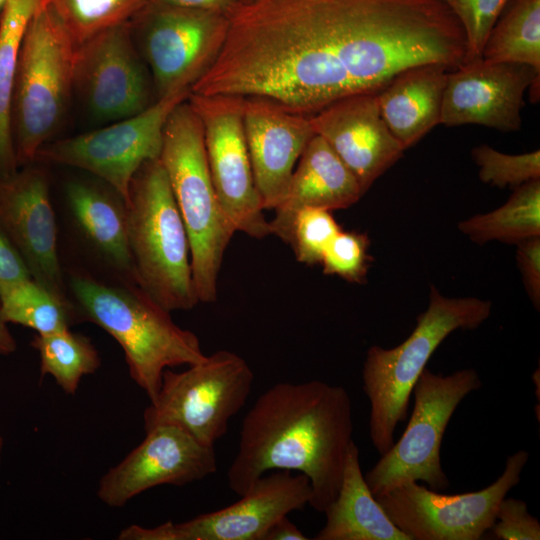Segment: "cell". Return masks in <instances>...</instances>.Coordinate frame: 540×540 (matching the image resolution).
Masks as SVG:
<instances>
[{
  "mask_svg": "<svg viewBox=\"0 0 540 540\" xmlns=\"http://www.w3.org/2000/svg\"><path fill=\"white\" fill-rule=\"evenodd\" d=\"M353 428L352 402L343 386L276 383L243 419L228 486L241 496L267 472L297 471L309 479V505L324 513L338 494Z\"/></svg>",
  "mask_w": 540,
  "mask_h": 540,
  "instance_id": "cell-1",
  "label": "cell"
},
{
  "mask_svg": "<svg viewBox=\"0 0 540 540\" xmlns=\"http://www.w3.org/2000/svg\"><path fill=\"white\" fill-rule=\"evenodd\" d=\"M69 289L80 320L102 328L120 345L131 379L152 401L166 369L201 362L199 338L175 324L170 312L137 284H111L71 274Z\"/></svg>",
  "mask_w": 540,
  "mask_h": 540,
  "instance_id": "cell-2",
  "label": "cell"
},
{
  "mask_svg": "<svg viewBox=\"0 0 540 540\" xmlns=\"http://www.w3.org/2000/svg\"><path fill=\"white\" fill-rule=\"evenodd\" d=\"M490 314V301L448 298L432 285L428 307L410 336L391 349L373 345L367 350L363 389L370 402L371 442L380 455L393 445L397 424L407 418L412 389L437 347L455 330L479 327Z\"/></svg>",
  "mask_w": 540,
  "mask_h": 540,
  "instance_id": "cell-3",
  "label": "cell"
},
{
  "mask_svg": "<svg viewBox=\"0 0 540 540\" xmlns=\"http://www.w3.org/2000/svg\"><path fill=\"white\" fill-rule=\"evenodd\" d=\"M187 99L167 118L159 159L188 235L196 295L199 303H213L217 300L224 253L235 230L218 201L209 172L203 127Z\"/></svg>",
  "mask_w": 540,
  "mask_h": 540,
  "instance_id": "cell-4",
  "label": "cell"
},
{
  "mask_svg": "<svg viewBox=\"0 0 540 540\" xmlns=\"http://www.w3.org/2000/svg\"><path fill=\"white\" fill-rule=\"evenodd\" d=\"M128 243L137 285L165 310L198 303L188 235L159 158L146 161L129 187Z\"/></svg>",
  "mask_w": 540,
  "mask_h": 540,
  "instance_id": "cell-5",
  "label": "cell"
},
{
  "mask_svg": "<svg viewBox=\"0 0 540 540\" xmlns=\"http://www.w3.org/2000/svg\"><path fill=\"white\" fill-rule=\"evenodd\" d=\"M76 45L42 0L24 32L12 99V132L18 166L34 161L54 135L74 90Z\"/></svg>",
  "mask_w": 540,
  "mask_h": 540,
  "instance_id": "cell-6",
  "label": "cell"
},
{
  "mask_svg": "<svg viewBox=\"0 0 540 540\" xmlns=\"http://www.w3.org/2000/svg\"><path fill=\"white\" fill-rule=\"evenodd\" d=\"M481 386L473 368L449 375L424 368L412 389L414 407L402 436L364 475L375 498L408 482L424 481L434 491L449 486L441 465L443 435L459 403Z\"/></svg>",
  "mask_w": 540,
  "mask_h": 540,
  "instance_id": "cell-7",
  "label": "cell"
},
{
  "mask_svg": "<svg viewBox=\"0 0 540 540\" xmlns=\"http://www.w3.org/2000/svg\"><path fill=\"white\" fill-rule=\"evenodd\" d=\"M253 381L247 361L228 350H218L181 372L166 369L156 397L144 410V429L175 426L214 447L245 405Z\"/></svg>",
  "mask_w": 540,
  "mask_h": 540,
  "instance_id": "cell-8",
  "label": "cell"
},
{
  "mask_svg": "<svg viewBox=\"0 0 540 540\" xmlns=\"http://www.w3.org/2000/svg\"><path fill=\"white\" fill-rule=\"evenodd\" d=\"M528 459L525 450L508 456L500 477L479 491L445 495L408 482L376 500L410 540H478L496 521L500 502L520 482Z\"/></svg>",
  "mask_w": 540,
  "mask_h": 540,
  "instance_id": "cell-9",
  "label": "cell"
},
{
  "mask_svg": "<svg viewBox=\"0 0 540 540\" xmlns=\"http://www.w3.org/2000/svg\"><path fill=\"white\" fill-rule=\"evenodd\" d=\"M189 94L186 90L159 98L140 113L112 125L47 142L38 150L34 161L85 170L114 189L127 203L133 176L146 161L159 158L167 118Z\"/></svg>",
  "mask_w": 540,
  "mask_h": 540,
  "instance_id": "cell-10",
  "label": "cell"
},
{
  "mask_svg": "<svg viewBox=\"0 0 540 540\" xmlns=\"http://www.w3.org/2000/svg\"><path fill=\"white\" fill-rule=\"evenodd\" d=\"M141 36L157 99L191 90L223 44L225 12L149 2L131 21Z\"/></svg>",
  "mask_w": 540,
  "mask_h": 540,
  "instance_id": "cell-11",
  "label": "cell"
},
{
  "mask_svg": "<svg viewBox=\"0 0 540 540\" xmlns=\"http://www.w3.org/2000/svg\"><path fill=\"white\" fill-rule=\"evenodd\" d=\"M198 115L212 183L221 209L233 229L256 239L271 234L257 191L244 126V97L191 93Z\"/></svg>",
  "mask_w": 540,
  "mask_h": 540,
  "instance_id": "cell-12",
  "label": "cell"
},
{
  "mask_svg": "<svg viewBox=\"0 0 540 540\" xmlns=\"http://www.w3.org/2000/svg\"><path fill=\"white\" fill-rule=\"evenodd\" d=\"M99 480L96 495L105 505L123 507L132 498L159 485L184 486L217 471L213 446L182 429L158 425Z\"/></svg>",
  "mask_w": 540,
  "mask_h": 540,
  "instance_id": "cell-13",
  "label": "cell"
},
{
  "mask_svg": "<svg viewBox=\"0 0 540 540\" xmlns=\"http://www.w3.org/2000/svg\"><path fill=\"white\" fill-rule=\"evenodd\" d=\"M74 89L92 114L103 120L128 118L152 104L130 21L106 29L76 47Z\"/></svg>",
  "mask_w": 540,
  "mask_h": 540,
  "instance_id": "cell-14",
  "label": "cell"
},
{
  "mask_svg": "<svg viewBox=\"0 0 540 540\" xmlns=\"http://www.w3.org/2000/svg\"><path fill=\"white\" fill-rule=\"evenodd\" d=\"M0 229L20 254L30 276L54 296L67 295L57 249V225L47 175L25 166L0 178Z\"/></svg>",
  "mask_w": 540,
  "mask_h": 540,
  "instance_id": "cell-15",
  "label": "cell"
},
{
  "mask_svg": "<svg viewBox=\"0 0 540 540\" xmlns=\"http://www.w3.org/2000/svg\"><path fill=\"white\" fill-rule=\"evenodd\" d=\"M540 72L516 63L478 59L449 71L440 124L481 125L502 132L521 129L524 94L539 95Z\"/></svg>",
  "mask_w": 540,
  "mask_h": 540,
  "instance_id": "cell-16",
  "label": "cell"
},
{
  "mask_svg": "<svg viewBox=\"0 0 540 540\" xmlns=\"http://www.w3.org/2000/svg\"><path fill=\"white\" fill-rule=\"evenodd\" d=\"M311 497L304 474L274 470L229 506L180 523L167 521V540H263L276 521L309 505Z\"/></svg>",
  "mask_w": 540,
  "mask_h": 540,
  "instance_id": "cell-17",
  "label": "cell"
},
{
  "mask_svg": "<svg viewBox=\"0 0 540 540\" xmlns=\"http://www.w3.org/2000/svg\"><path fill=\"white\" fill-rule=\"evenodd\" d=\"M309 119L314 133L329 144L353 173L363 193L405 151L381 115L377 93L341 98Z\"/></svg>",
  "mask_w": 540,
  "mask_h": 540,
  "instance_id": "cell-18",
  "label": "cell"
},
{
  "mask_svg": "<svg viewBox=\"0 0 540 540\" xmlns=\"http://www.w3.org/2000/svg\"><path fill=\"white\" fill-rule=\"evenodd\" d=\"M243 126L263 208L274 210L283 201L295 166L315 134L309 116L266 99L244 97Z\"/></svg>",
  "mask_w": 540,
  "mask_h": 540,
  "instance_id": "cell-19",
  "label": "cell"
},
{
  "mask_svg": "<svg viewBox=\"0 0 540 540\" xmlns=\"http://www.w3.org/2000/svg\"><path fill=\"white\" fill-rule=\"evenodd\" d=\"M363 194L353 173L329 144L314 134L295 166L283 201L274 209L275 216L269 221L271 234L287 243L293 219L301 209H344Z\"/></svg>",
  "mask_w": 540,
  "mask_h": 540,
  "instance_id": "cell-20",
  "label": "cell"
},
{
  "mask_svg": "<svg viewBox=\"0 0 540 540\" xmlns=\"http://www.w3.org/2000/svg\"><path fill=\"white\" fill-rule=\"evenodd\" d=\"M65 198L76 228L86 242L124 281L137 284L123 197L106 183L75 179L67 183Z\"/></svg>",
  "mask_w": 540,
  "mask_h": 540,
  "instance_id": "cell-21",
  "label": "cell"
},
{
  "mask_svg": "<svg viewBox=\"0 0 540 540\" xmlns=\"http://www.w3.org/2000/svg\"><path fill=\"white\" fill-rule=\"evenodd\" d=\"M449 71L439 64L415 65L377 92L381 115L405 150L440 124Z\"/></svg>",
  "mask_w": 540,
  "mask_h": 540,
  "instance_id": "cell-22",
  "label": "cell"
},
{
  "mask_svg": "<svg viewBox=\"0 0 540 540\" xmlns=\"http://www.w3.org/2000/svg\"><path fill=\"white\" fill-rule=\"evenodd\" d=\"M324 514L325 525L315 540H410L371 493L354 441L347 452L338 494Z\"/></svg>",
  "mask_w": 540,
  "mask_h": 540,
  "instance_id": "cell-23",
  "label": "cell"
},
{
  "mask_svg": "<svg viewBox=\"0 0 540 540\" xmlns=\"http://www.w3.org/2000/svg\"><path fill=\"white\" fill-rule=\"evenodd\" d=\"M42 0H8L0 14V178L19 168L12 132L18 54L26 27Z\"/></svg>",
  "mask_w": 540,
  "mask_h": 540,
  "instance_id": "cell-24",
  "label": "cell"
},
{
  "mask_svg": "<svg viewBox=\"0 0 540 540\" xmlns=\"http://www.w3.org/2000/svg\"><path fill=\"white\" fill-rule=\"evenodd\" d=\"M458 229L477 244L500 241L516 245L540 236V179L514 188L503 205L459 222Z\"/></svg>",
  "mask_w": 540,
  "mask_h": 540,
  "instance_id": "cell-25",
  "label": "cell"
},
{
  "mask_svg": "<svg viewBox=\"0 0 540 540\" xmlns=\"http://www.w3.org/2000/svg\"><path fill=\"white\" fill-rule=\"evenodd\" d=\"M540 72V0H511L493 26L482 58Z\"/></svg>",
  "mask_w": 540,
  "mask_h": 540,
  "instance_id": "cell-26",
  "label": "cell"
},
{
  "mask_svg": "<svg viewBox=\"0 0 540 540\" xmlns=\"http://www.w3.org/2000/svg\"><path fill=\"white\" fill-rule=\"evenodd\" d=\"M0 317L7 324H19L41 335L70 329L80 320L73 304L61 301L32 278L1 293Z\"/></svg>",
  "mask_w": 540,
  "mask_h": 540,
  "instance_id": "cell-27",
  "label": "cell"
},
{
  "mask_svg": "<svg viewBox=\"0 0 540 540\" xmlns=\"http://www.w3.org/2000/svg\"><path fill=\"white\" fill-rule=\"evenodd\" d=\"M31 345L40 357L41 377L50 375L68 395L76 394L81 379L101 366L99 352L91 340L70 329L36 334Z\"/></svg>",
  "mask_w": 540,
  "mask_h": 540,
  "instance_id": "cell-28",
  "label": "cell"
},
{
  "mask_svg": "<svg viewBox=\"0 0 540 540\" xmlns=\"http://www.w3.org/2000/svg\"><path fill=\"white\" fill-rule=\"evenodd\" d=\"M76 47L111 27L131 21L150 0H46Z\"/></svg>",
  "mask_w": 540,
  "mask_h": 540,
  "instance_id": "cell-29",
  "label": "cell"
},
{
  "mask_svg": "<svg viewBox=\"0 0 540 540\" xmlns=\"http://www.w3.org/2000/svg\"><path fill=\"white\" fill-rule=\"evenodd\" d=\"M471 156L479 168V179L499 188H516L532 180L540 179V151L507 154L482 144L471 150Z\"/></svg>",
  "mask_w": 540,
  "mask_h": 540,
  "instance_id": "cell-30",
  "label": "cell"
},
{
  "mask_svg": "<svg viewBox=\"0 0 540 540\" xmlns=\"http://www.w3.org/2000/svg\"><path fill=\"white\" fill-rule=\"evenodd\" d=\"M341 230L331 211L303 208L293 219L287 243L298 262L315 265L321 263L326 248Z\"/></svg>",
  "mask_w": 540,
  "mask_h": 540,
  "instance_id": "cell-31",
  "label": "cell"
},
{
  "mask_svg": "<svg viewBox=\"0 0 540 540\" xmlns=\"http://www.w3.org/2000/svg\"><path fill=\"white\" fill-rule=\"evenodd\" d=\"M460 23L466 40V62L482 58L487 38L511 0H440Z\"/></svg>",
  "mask_w": 540,
  "mask_h": 540,
  "instance_id": "cell-32",
  "label": "cell"
},
{
  "mask_svg": "<svg viewBox=\"0 0 540 540\" xmlns=\"http://www.w3.org/2000/svg\"><path fill=\"white\" fill-rule=\"evenodd\" d=\"M369 245L367 234L341 230L323 254V273L339 276L351 283H364L371 261Z\"/></svg>",
  "mask_w": 540,
  "mask_h": 540,
  "instance_id": "cell-33",
  "label": "cell"
},
{
  "mask_svg": "<svg viewBox=\"0 0 540 540\" xmlns=\"http://www.w3.org/2000/svg\"><path fill=\"white\" fill-rule=\"evenodd\" d=\"M490 530L500 540H539L540 523L528 512L526 502L504 498L500 502L496 518Z\"/></svg>",
  "mask_w": 540,
  "mask_h": 540,
  "instance_id": "cell-34",
  "label": "cell"
},
{
  "mask_svg": "<svg viewBox=\"0 0 540 540\" xmlns=\"http://www.w3.org/2000/svg\"><path fill=\"white\" fill-rule=\"evenodd\" d=\"M517 245L516 261L522 281L534 307H540V236L523 240Z\"/></svg>",
  "mask_w": 540,
  "mask_h": 540,
  "instance_id": "cell-35",
  "label": "cell"
},
{
  "mask_svg": "<svg viewBox=\"0 0 540 540\" xmlns=\"http://www.w3.org/2000/svg\"><path fill=\"white\" fill-rule=\"evenodd\" d=\"M29 278L23 259L0 229V295L7 287Z\"/></svg>",
  "mask_w": 540,
  "mask_h": 540,
  "instance_id": "cell-36",
  "label": "cell"
},
{
  "mask_svg": "<svg viewBox=\"0 0 540 540\" xmlns=\"http://www.w3.org/2000/svg\"><path fill=\"white\" fill-rule=\"evenodd\" d=\"M239 0H150V2L169 6L227 12Z\"/></svg>",
  "mask_w": 540,
  "mask_h": 540,
  "instance_id": "cell-37",
  "label": "cell"
},
{
  "mask_svg": "<svg viewBox=\"0 0 540 540\" xmlns=\"http://www.w3.org/2000/svg\"><path fill=\"white\" fill-rule=\"evenodd\" d=\"M306 537L287 516L280 518L268 530L263 540H306Z\"/></svg>",
  "mask_w": 540,
  "mask_h": 540,
  "instance_id": "cell-38",
  "label": "cell"
},
{
  "mask_svg": "<svg viewBox=\"0 0 540 540\" xmlns=\"http://www.w3.org/2000/svg\"><path fill=\"white\" fill-rule=\"evenodd\" d=\"M17 343L7 323L0 317V355H10L16 351Z\"/></svg>",
  "mask_w": 540,
  "mask_h": 540,
  "instance_id": "cell-39",
  "label": "cell"
},
{
  "mask_svg": "<svg viewBox=\"0 0 540 540\" xmlns=\"http://www.w3.org/2000/svg\"><path fill=\"white\" fill-rule=\"evenodd\" d=\"M3 450H4V438L0 434V466H1V461H2Z\"/></svg>",
  "mask_w": 540,
  "mask_h": 540,
  "instance_id": "cell-40",
  "label": "cell"
},
{
  "mask_svg": "<svg viewBox=\"0 0 540 540\" xmlns=\"http://www.w3.org/2000/svg\"><path fill=\"white\" fill-rule=\"evenodd\" d=\"M8 0H0V9L2 10V8L4 7V5L6 4Z\"/></svg>",
  "mask_w": 540,
  "mask_h": 540,
  "instance_id": "cell-41",
  "label": "cell"
}]
</instances>
